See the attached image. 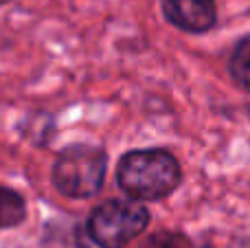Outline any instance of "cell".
I'll use <instances>...</instances> for the list:
<instances>
[{"label": "cell", "mask_w": 250, "mask_h": 248, "mask_svg": "<svg viewBox=\"0 0 250 248\" xmlns=\"http://www.w3.org/2000/svg\"><path fill=\"white\" fill-rule=\"evenodd\" d=\"M180 165L165 149H134L119 161L117 183L134 200H163L180 185Z\"/></svg>", "instance_id": "1"}, {"label": "cell", "mask_w": 250, "mask_h": 248, "mask_svg": "<svg viewBox=\"0 0 250 248\" xmlns=\"http://www.w3.org/2000/svg\"><path fill=\"white\" fill-rule=\"evenodd\" d=\"M108 156L97 145L77 143L62 149L53 165V185L62 196L92 198L101 191Z\"/></svg>", "instance_id": "2"}, {"label": "cell", "mask_w": 250, "mask_h": 248, "mask_svg": "<svg viewBox=\"0 0 250 248\" xmlns=\"http://www.w3.org/2000/svg\"><path fill=\"white\" fill-rule=\"evenodd\" d=\"M149 224V211L138 200H108L88 218V235L101 248H125Z\"/></svg>", "instance_id": "3"}, {"label": "cell", "mask_w": 250, "mask_h": 248, "mask_svg": "<svg viewBox=\"0 0 250 248\" xmlns=\"http://www.w3.org/2000/svg\"><path fill=\"white\" fill-rule=\"evenodd\" d=\"M163 13L173 26L187 33H207L217 20L213 0H160Z\"/></svg>", "instance_id": "4"}, {"label": "cell", "mask_w": 250, "mask_h": 248, "mask_svg": "<svg viewBox=\"0 0 250 248\" xmlns=\"http://www.w3.org/2000/svg\"><path fill=\"white\" fill-rule=\"evenodd\" d=\"M230 75L239 88L250 92V35L239 40L230 55Z\"/></svg>", "instance_id": "6"}, {"label": "cell", "mask_w": 250, "mask_h": 248, "mask_svg": "<svg viewBox=\"0 0 250 248\" xmlns=\"http://www.w3.org/2000/svg\"><path fill=\"white\" fill-rule=\"evenodd\" d=\"M26 218V205L18 191L0 185V228H11Z\"/></svg>", "instance_id": "5"}, {"label": "cell", "mask_w": 250, "mask_h": 248, "mask_svg": "<svg viewBox=\"0 0 250 248\" xmlns=\"http://www.w3.org/2000/svg\"><path fill=\"white\" fill-rule=\"evenodd\" d=\"M7 2H11V0H0V7H2V4H7Z\"/></svg>", "instance_id": "8"}, {"label": "cell", "mask_w": 250, "mask_h": 248, "mask_svg": "<svg viewBox=\"0 0 250 248\" xmlns=\"http://www.w3.org/2000/svg\"><path fill=\"white\" fill-rule=\"evenodd\" d=\"M187 242L182 235H173V233H158L151 235L141 248H185Z\"/></svg>", "instance_id": "7"}]
</instances>
